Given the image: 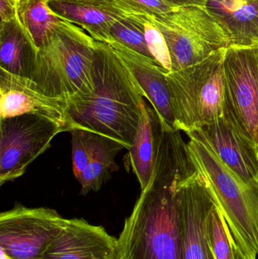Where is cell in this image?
Returning a JSON list of instances; mask_svg holds the SVG:
<instances>
[{
  "mask_svg": "<svg viewBox=\"0 0 258 259\" xmlns=\"http://www.w3.org/2000/svg\"><path fill=\"white\" fill-rule=\"evenodd\" d=\"M163 127L152 177L126 219L116 259H183L180 191L198 168L181 131Z\"/></svg>",
  "mask_w": 258,
  "mask_h": 259,
  "instance_id": "obj_1",
  "label": "cell"
},
{
  "mask_svg": "<svg viewBox=\"0 0 258 259\" xmlns=\"http://www.w3.org/2000/svg\"><path fill=\"white\" fill-rule=\"evenodd\" d=\"M92 77L93 89L68 101V114L77 128L113 139L128 150L142 116L145 91L106 42H95Z\"/></svg>",
  "mask_w": 258,
  "mask_h": 259,
  "instance_id": "obj_2",
  "label": "cell"
},
{
  "mask_svg": "<svg viewBox=\"0 0 258 259\" xmlns=\"http://www.w3.org/2000/svg\"><path fill=\"white\" fill-rule=\"evenodd\" d=\"M95 42L84 30L62 20L38 53L30 80L42 94L67 103L94 88Z\"/></svg>",
  "mask_w": 258,
  "mask_h": 259,
  "instance_id": "obj_3",
  "label": "cell"
},
{
  "mask_svg": "<svg viewBox=\"0 0 258 259\" xmlns=\"http://www.w3.org/2000/svg\"><path fill=\"white\" fill-rule=\"evenodd\" d=\"M189 152L205 180L233 240L246 259L258 255V189L244 184L203 140L186 134Z\"/></svg>",
  "mask_w": 258,
  "mask_h": 259,
  "instance_id": "obj_4",
  "label": "cell"
},
{
  "mask_svg": "<svg viewBox=\"0 0 258 259\" xmlns=\"http://www.w3.org/2000/svg\"><path fill=\"white\" fill-rule=\"evenodd\" d=\"M227 49L196 65L167 73L176 129L187 134L223 115Z\"/></svg>",
  "mask_w": 258,
  "mask_h": 259,
  "instance_id": "obj_5",
  "label": "cell"
},
{
  "mask_svg": "<svg viewBox=\"0 0 258 259\" xmlns=\"http://www.w3.org/2000/svg\"><path fill=\"white\" fill-rule=\"evenodd\" d=\"M166 39L172 71L196 65L231 46L226 26L208 6H186L148 16Z\"/></svg>",
  "mask_w": 258,
  "mask_h": 259,
  "instance_id": "obj_6",
  "label": "cell"
},
{
  "mask_svg": "<svg viewBox=\"0 0 258 259\" xmlns=\"http://www.w3.org/2000/svg\"><path fill=\"white\" fill-rule=\"evenodd\" d=\"M223 114L258 148V65L254 47L227 49Z\"/></svg>",
  "mask_w": 258,
  "mask_h": 259,
  "instance_id": "obj_7",
  "label": "cell"
},
{
  "mask_svg": "<svg viewBox=\"0 0 258 259\" xmlns=\"http://www.w3.org/2000/svg\"><path fill=\"white\" fill-rule=\"evenodd\" d=\"M62 132L59 124L36 115L0 119V185L21 178Z\"/></svg>",
  "mask_w": 258,
  "mask_h": 259,
  "instance_id": "obj_8",
  "label": "cell"
},
{
  "mask_svg": "<svg viewBox=\"0 0 258 259\" xmlns=\"http://www.w3.org/2000/svg\"><path fill=\"white\" fill-rule=\"evenodd\" d=\"M66 222L51 208L16 204L0 214L1 253L10 259H40Z\"/></svg>",
  "mask_w": 258,
  "mask_h": 259,
  "instance_id": "obj_9",
  "label": "cell"
},
{
  "mask_svg": "<svg viewBox=\"0 0 258 259\" xmlns=\"http://www.w3.org/2000/svg\"><path fill=\"white\" fill-rule=\"evenodd\" d=\"M189 134L209 145L242 182L258 189V148L230 118L223 114L212 122Z\"/></svg>",
  "mask_w": 258,
  "mask_h": 259,
  "instance_id": "obj_10",
  "label": "cell"
},
{
  "mask_svg": "<svg viewBox=\"0 0 258 259\" xmlns=\"http://www.w3.org/2000/svg\"><path fill=\"white\" fill-rule=\"evenodd\" d=\"M24 115L50 120L65 131L77 128L65 103L41 93L30 78L0 68V119Z\"/></svg>",
  "mask_w": 258,
  "mask_h": 259,
  "instance_id": "obj_11",
  "label": "cell"
},
{
  "mask_svg": "<svg viewBox=\"0 0 258 259\" xmlns=\"http://www.w3.org/2000/svg\"><path fill=\"white\" fill-rule=\"evenodd\" d=\"M215 205V197L198 169L180 191L183 259H215L208 240L207 222Z\"/></svg>",
  "mask_w": 258,
  "mask_h": 259,
  "instance_id": "obj_12",
  "label": "cell"
},
{
  "mask_svg": "<svg viewBox=\"0 0 258 259\" xmlns=\"http://www.w3.org/2000/svg\"><path fill=\"white\" fill-rule=\"evenodd\" d=\"M118 239L83 219H67L40 259H116Z\"/></svg>",
  "mask_w": 258,
  "mask_h": 259,
  "instance_id": "obj_13",
  "label": "cell"
},
{
  "mask_svg": "<svg viewBox=\"0 0 258 259\" xmlns=\"http://www.w3.org/2000/svg\"><path fill=\"white\" fill-rule=\"evenodd\" d=\"M48 6L61 20L86 30L97 42H113V24L128 15L115 0H48Z\"/></svg>",
  "mask_w": 258,
  "mask_h": 259,
  "instance_id": "obj_14",
  "label": "cell"
},
{
  "mask_svg": "<svg viewBox=\"0 0 258 259\" xmlns=\"http://www.w3.org/2000/svg\"><path fill=\"white\" fill-rule=\"evenodd\" d=\"M109 46L145 91L146 100L156 111L161 121L175 128L166 79L168 71L154 59L139 54L122 44L112 42Z\"/></svg>",
  "mask_w": 258,
  "mask_h": 259,
  "instance_id": "obj_15",
  "label": "cell"
},
{
  "mask_svg": "<svg viewBox=\"0 0 258 259\" xmlns=\"http://www.w3.org/2000/svg\"><path fill=\"white\" fill-rule=\"evenodd\" d=\"M162 131L163 126L160 117L152 106L144 102L142 116L133 145L124 159L126 170H131L137 178L141 191L148 186L152 177Z\"/></svg>",
  "mask_w": 258,
  "mask_h": 259,
  "instance_id": "obj_16",
  "label": "cell"
},
{
  "mask_svg": "<svg viewBox=\"0 0 258 259\" xmlns=\"http://www.w3.org/2000/svg\"><path fill=\"white\" fill-rule=\"evenodd\" d=\"M39 49L30 33L15 19L1 21L0 68L15 75L31 78L36 66Z\"/></svg>",
  "mask_w": 258,
  "mask_h": 259,
  "instance_id": "obj_17",
  "label": "cell"
},
{
  "mask_svg": "<svg viewBox=\"0 0 258 259\" xmlns=\"http://www.w3.org/2000/svg\"><path fill=\"white\" fill-rule=\"evenodd\" d=\"M207 6L227 27L231 46H258V0H210Z\"/></svg>",
  "mask_w": 258,
  "mask_h": 259,
  "instance_id": "obj_18",
  "label": "cell"
},
{
  "mask_svg": "<svg viewBox=\"0 0 258 259\" xmlns=\"http://www.w3.org/2000/svg\"><path fill=\"white\" fill-rule=\"evenodd\" d=\"M124 149L126 148L119 142L101 135L95 154L78 181L81 184L80 194L86 196L89 192L100 190L103 184L110 179L112 174L119 169L115 157Z\"/></svg>",
  "mask_w": 258,
  "mask_h": 259,
  "instance_id": "obj_19",
  "label": "cell"
},
{
  "mask_svg": "<svg viewBox=\"0 0 258 259\" xmlns=\"http://www.w3.org/2000/svg\"><path fill=\"white\" fill-rule=\"evenodd\" d=\"M17 15L37 48L46 44L62 20L53 12L48 0H16Z\"/></svg>",
  "mask_w": 258,
  "mask_h": 259,
  "instance_id": "obj_20",
  "label": "cell"
},
{
  "mask_svg": "<svg viewBox=\"0 0 258 259\" xmlns=\"http://www.w3.org/2000/svg\"><path fill=\"white\" fill-rule=\"evenodd\" d=\"M111 36L113 42L154 59L145 41L142 15L128 14L117 21L111 29Z\"/></svg>",
  "mask_w": 258,
  "mask_h": 259,
  "instance_id": "obj_21",
  "label": "cell"
},
{
  "mask_svg": "<svg viewBox=\"0 0 258 259\" xmlns=\"http://www.w3.org/2000/svg\"><path fill=\"white\" fill-rule=\"evenodd\" d=\"M207 237L215 259H235L234 240L217 203L208 218Z\"/></svg>",
  "mask_w": 258,
  "mask_h": 259,
  "instance_id": "obj_22",
  "label": "cell"
},
{
  "mask_svg": "<svg viewBox=\"0 0 258 259\" xmlns=\"http://www.w3.org/2000/svg\"><path fill=\"white\" fill-rule=\"evenodd\" d=\"M72 145V168L77 181L95 154L101 135L87 130L75 128L70 131Z\"/></svg>",
  "mask_w": 258,
  "mask_h": 259,
  "instance_id": "obj_23",
  "label": "cell"
},
{
  "mask_svg": "<svg viewBox=\"0 0 258 259\" xmlns=\"http://www.w3.org/2000/svg\"><path fill=\"white\" fill-rule=\"evenodd\" d=\"M142 19L145 27V41L150 53L160 66L170 72L172 71V64L165 36L149 17L142 15Z\"/></svg>",
  "mask_w": 258,
  "mask_h": 259,
  "instance_id": "obj_24",
  "label": "cell"
},
{
  "mask_svg": "<svg viewBox=\"0 0 258 259\" xmlns=\"http://www.w3.org/2000/svg\"><path fill=\"white\" fill-rule=\"evenodd\" d=\"M128 14L158 16L174 10L167 0H115Z\"/></svg>",
  "mask_w": 258,
  "mask_h": 259,
  "instance_id": "obj_25",
  "label": "cell"
},
{
  "mask_svg": "<svg viewBox=\"0 0 258 259\" xmlns=\"http://www.w3.org/2000/svg\"><path fill=\"white\" fill-rule=\"evenodd\" d=\"M1 21H9L17 17L16 5L11 0H0Z\"/></svg>",
  "mask_w": 258,
  "mask_h": 259,
  "instance_id": "obj_26",
  "label": "cell"
},
{
  "mask_svg": "<svg viewBox=\"0 0 258 259\" xmlns=\"http://www.w3.org/2000/svg\"><path fill=\"white\" fill-rule=\"evenodd\" d=\"M233 250H234L235 259H246L245 255L242 253V251L239 249V246L236 244L235 240L233 241Z\"/></svg>",
  "mask_w": 258,
  "mask_h": 259,
  "instance_id": "obj_27",
  "label": "cell"
},
{
  "mask_svg": "<svg viewBox=\"0 0 258 259\" xmlns=\"http://www.w3.org/2000/svg\"><path fill=\"white\" fill-rule=\"evenodd\" d=\"M254 50H255L256 57H257V65H258V46L257 47H254Z\"/></svg>",
  "mask_w": 258,
  "mask_h": 259,
  "instance_id": "obj_28",
  "label": "cell"
},
{
  "mask_svg": "<svg viewBox=\"0 0 258 259\" xmlns=\"http://www.w3.org/2000/svg\"><path fill=\"white\" fill-rule=\"evenodd\" d=\"M1 259H10L8 258V257L5 256L3 253H1Z\"/></svg>",
  "mask_w": 258,
  "mask_h": 259,
  "instance_id": "obj_29",
  "label": "cell"
},
{
  "mask_svg": "<svg viewBox=\"0 0 258 259\" xmlns=\"http://www.w3.org/2000/svg\"><path fill=\"white\" fill-rule=\"evenodd\" d=\"M11 1H12V3H15H15H16V0H11Z\"/></svg>",
  "mask_w": 258,
  "mask_h": 259,
  "instance_id": "obj_30",
  "label": "cell"
}]
</instances>
